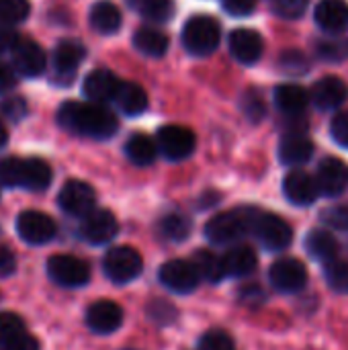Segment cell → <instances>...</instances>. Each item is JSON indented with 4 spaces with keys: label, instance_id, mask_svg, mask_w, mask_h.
<instances>
[{
    "label": "cell",
    "instance_id": "cell-30",
    "mask_svg": "<svg viewBox=\"0 0 348 350\" xmlns=\"http://www.w3.org/2000/svg\"><path fill=\"white\" fill-rule=\"evenodd\" d=\"M133 47L148 57H162L168 51V37L158 29L144 27L133 35Z\"/></svg>",
    "mask_w": 348,
    "mask_h": 350
},
{
    "label": "cell",
    "instance_id": "cell-13",
    "mask_svg": "<svg viewBox=\"0 0 348 350\" xmlns=\"http://www.w3.org/2000/svg\"><path fill=\"white\" fill-rule=\"evenodd\" d=\"M86 57V47L76 41V39H64L57 43V47L53 49V78L62 80V84H68L76 72L78 66L82 64V59Z\"/></svg>",
    "mask_w": 348,
    "mask_h": 350
},
{
    "label": "cell",
    "instance_id": "cell-37",
    "mask_svg": "<svg viewBox=\"0 0 348 350\" xmlns=\"http://www.w3.org/2000/svg\"><path fill=\"white\" fill-rule=\"evenodd\" d=\"M21 160L23 158H0V185L2 187H21Z\"/></svg>",
    "mask_w": 348,
    "mask_h": 350
},
{
    "label": "cell",
    "instance_id": "cell-3",
    "mask_svg": "<svg viewBox=\"0 0 348 350\" xmlns=\"http://www.w3.org/2000/svg\"><path fill=\"white\" fill-rule=\"evenodd\" d=\"M222 39L219 23L211 16H191L183 27V45L191 55H209L217 49Z\"/></svg>",
    "mask_w": 348,
    "mask_h": 350
},
{
    "label": "cell",
    "instance_id": "cell-17",
    "mask_svg": "<svg viewBox=\"0 0 348 350\" xmlns=\"http://www.w3.org/2000/svg\"><path fill=\"white\" fill-rule=\"evenodd\" d=\"M228 47L236 62H240L244 66H252L260 59L265 41H263L260 33H256L254 29H236V31H232V35L228 39Z\"/></svg>",
    "mask_w": 348,
    "mask_h": 350
},
{
    "label": "cell",
    "instance_id": "cell-2",
    "mask_svg": "<svg viewBox=\"0 0 348 350\" xmlns=\"http://www.w3.org/2000/svg\"><path fill=\"white\" fill-rule=\"evenodd\" d=\"M258 209L240 207L234 211H224L213 215L205 226V236L215 246H232L246 234H252V224Z\"/></svg>",
    "mask_w": 348,
    "mask_h": 350
},
{
    "label": "cell",
    "instance_id": "cell-50",
    "mask_svg": "<svg viewBox=\"0 0 348 350\" xmlns=\"http://www.w3.org/2000/svg\"><path fill=\"white\" fill-rule=\"evenodd\" d=\"M14 86H16V76H14V72H12L6 64L0 62V94L10 92Z\"/></svg>",
    "mask_w": 348,
    "mask_h": 350
},
{
    "label": "cell",
    "instance_id": "cell-41",
    "mask_svg": "<svg viewBox=\"0 0 348 350\" xmlns=\"http://www.w3.org/2000/svg\"><path fill=\"white\" fill-rule=\"evenodd\" d=\"M308 4L310 0H273V12L281 18H299Z\"/></svg>",
    "mask_w": 348,
    "mask_h": 350
},
{
    "label": "cell",
    "instance_id": "cell-31",
    "mask_svg": "<svg viewBox=\"0 0 348 350\" xmlns=\"http://www.w3.org/2000/svg\"><path fill=\"white\" fill-rule=\"evenodd\" d=\"M129 4L152 23H166L174 16L176 10L172 0H129Z\"/></svg>",
    "mask_w": 348,
    "mask_h": 350
},
{
    "label": "cell",
    "instance_id": "cell-49",
    "mask_svg": "<svg viewBox=\"0 0 348 350\" xmlns=\"http://www.w3.org/2000/svg\"><path fill=\"white\" fill-rule=\"evenodd\" d=\"M16 271V256L8 246H0V277H10Z\"/></svg>",
    "mask_w": 348,
    "mask_h": 350
},
{
    "label": "cell",
    "instance_id": "cell-27",
    "mask_svg": "<svg viewBox=\"0 0 348 350\" xmlns=\"http://www.w3.org/2000/svg\"><path fill=\"white\" fill-rule=\"evenodd\" d=\"M90 27L94 31H98L101 35H113L121 29V10L117 8V4L109 2V0H98L92 8H90Z\"/></svg>",
    "mask_w": 348,
    "mask_h": 350
},
{
    "label": "cell",
    "instance_id": "cell-40",
    "mask_svg": "<svg viewBox=\"0 0 348 350\" xmlns=\"http://www.w3.org/2000/svg\"><path fill=\"white\" fill-rule=\"evenodd\" d=\"M320 221L324 226H328L330 230H338V232H347L348 230V207L343 205H334L328 207L320 213Z\"/></svg>",
    "mask_w": 348,
    "mask_h": 350
},
{
    "label": "cell",
    "instance_id": "cell-10",
    "mask_svg": "<svg viewBox=\"0 0 348 350\" xmlns=\"http://www.w3.org/2000/svg\"><path fill=\"white\" fill-rule=\"evenodd\" d=\"M78 232L84 242L92 246H103V244H109L117 236L119 224H117V217L109 209H92L88 215L82 217Z\"/></svg>",
    "mask_w": 348,
    "mask_h": 350
},
{
    "label": "cell",
    "instance_id": "cell-44",
    "mask_svg": "<svg viewBox=\"0 0 348 350\" xmlns=\"http://www.w3.org/2000/svg\"><path fill=\"white\" fill-rule=\"evenodd\" d=\"M330 133L338 146L348 150V111H340L338 115H334V119L330 123Z\"/></svg>",
    "mask_w": 348,
    "mask_h": 350
},
{
    "label": "cell",
    "instance_id": "cell-32",
    "mask_svg": "<svg viewBox=\"0 0 348 350\" xmlns=\"http://www.w3.org/2000/svg\"><path fill=\"white\" fill-rule=\"evenodd\" d=\"M201 279L209 281V283H219L226 277V269H224V256H217L211 250H199L195 252L193 258Z\"/></svg>",
    "mask_w": 348,
    "mask_h": 350
},
{
    "label": "cell",
    "instance_id": "cell-12",
    "mask_svg": "<svg viewBox=\"0 0 348 350\" xmlns=\"http://www.w3.org/2000/svg\"><path fill=\"white\" fill-rule=\"evenodd\" d=\"M269 281L281 293H299L308 283V269L297 258H281L271 267Z\"/></svg>",
    "mask_w": 348,
    "mask_h": 350
},
{
    "label": "cell",
    "instance_id": "cell-6",
    "mask_svg": "<svg viewBox=\"0 0 348 350\" xmlns=\"http://www.w3.org/2000/svg\"><path fill=\"white\" fill-rule=\"evenodd\" d=\"M47 275L55 285L76 289L90 281V267L74 254H55L47 260Z\"/></svg>",
    "mask_w": 348,
    "mask_h": 350
},
{
    "label": "cell",
    "instance_id": "cell-18",
    "mask_svg": "<svg viewBox=\"0 0 348 350\" xmlns=\"http://www.w3.org/2000/svg\"><path fill=\"white\" fill-rule=\"evenodd\" d=\"M119 86H121V80L111 72V70H105V68H98V70H92L86 78H84V84H82V92L84 96L90 100V103H109V100H115L117 92H119Z\"/></svg>",
    "mask_w": 348,
    "mask_h": 350
},
{
    "label": "cell",
    "instance_id": "cell-29",
    "mask_svg": "<svg viewBox=\"0 0 348 350\" xmlns=\"http://www.w3.org/2000/svg\"><path fill=\"white\" fill-rule=\"evenodd\" d=\"M158 142L146 133H133L125 144V156L135 166H150L158 156Z\"/></svg>",
    "mask_w": 348,
    "mask_h": 350
},
{
    "label": "cell",
    "instance_id": "cell-48",
    "mask_svg": "<svg viewBox=\"0 0 348 350\" xmlns=\"http://www.w3.org/2000/svg\"><path fill=\"white\" fill-rule=\"evenodd\" d=\"M21 37L16 35V31L10 25H2L0 27V55L2 53H12V49L18 45Z\"/></svg>",
    "mask_w": 348,
    "mask_h": 350
},
{
    "label": "cell",
    "instance_id": "cell-4",
    "mask_svg": "<svg viewBox=\"0 0 348 350\" xmlns=\"http://www.w3.org/2000/svg\"><path fill=\"white\" fill-rule=\"evenodd\" d=\"M103 271L115 285H125L137 279L144 271L142 254L131 246H115L103 258Z\"/></svg>",
    "mask_w": 348,
    "mask_h": 350
},
{
    "label": "cell",
    "instance_id": "cell-33",
    "mask_svg": "<svg viewBox=\"0 0 348 350\" xmlns=\"http://www.w3.org/2000/svg\"><path fill=\"white\" fill-rule=\"evenodd\" d=\"M160 234L166 238V240H172V242H183L189 238L191 234V221L189 217L180 215V213H168L166 217H162L160 221Z\"/></svg>",
    "mask_w": 348,
    "mask_h": 350
},
{
    "label": "cell",
    "instance_id": "cell-25",
    "mask_svg": "<svg viewBox=\"0 0 348 350\" xmlns=\"http://www.w3.org/2000/svg\"><path fill=\"white\" fill-rule=\"evenodd\" d=\"M51 168L41 158H23L21 160V189L27 191H45L51 185Z\"/></svg>",
    "mask_w": 348,
    "mask_h": 350
},
{
    "label": "cell",
    "instance_id": "cell-21",
    "mask_svg": "<svg viewBox=\"0 0 348 350\" xmlns=\"http://www.w3.org/2000/svg\"><path fill=\"white\" fill-rule=\"evenodd\" d=\"M314 156V144L302 131L287 133L279 144V160L287 166H302Z\"/></svg>",
    "mask_w": 348,
    "mask_h": 350
},
{
    "label": "cell",
    "instance_id": "cell-8",
    "mask_svg": "<svg viewBox=\"0 0 348 350\" xmlns=\"http://www.w3.org/2000/svg\"><path fill=\"white\" fill-rule=\"evenodd\" d=\"M158 150L170 162H180L189 158L197 148V137L189 127L183 125H164L158 131Z\"/></svg>",
    "mask_w": 348,
    "mask_h": 350
},
{
    "label": "cell",
    "instance_id": "cell-20",
    "mask_svg": "<svg viewBox=\"0 0 348 350\" xmlns=\"http://www.w3.org/2000/svg\"><path fill=\"white\" fill-rule=\"evenodd\" d=\"M320 193L326 197H338L348 187V166L338 158H326L318 166L316 174Z\"/></svg>",
    "mask_w": 348,
    "mask_h": 350
},
{
    "label": "cell",
    "instance_id": "cell-9",
    "mask_svg": "<svg viewBox=\"0 0 348 350\" xmlns=\"http://www.w3.org/2000/svg\"><path fill=\"white\" fill-rule=\"evenodd\" d=\"M57 205L72 217H84L96 209V193L84 180H68L57 195Z\"/></svg>",
    "mask_w": 348,
    "mask_h": 350
},
{
    "label": "cell",
    "instance_id": "cell-16",
    "mask_svg": "<svg viewBox=\"0 0 348 350\" xmlns=\"http://www.w3.org/2000/svg\"><path fill=\"white\" fill-rule=\"evenodd\" d=\"M10 55H12V68L27 78H37L47 68V57L43 47L31 39H21Z\"/></svg>",
    "mask_w": 348,
    "mask_h": 350
},
{
    "label": "cell",
    "instance_id": "cell-23",
    "mask_svg": "<svg viewBox=\"0 0 348 350\" xmlns=\"http://www.w3.org/2000/svg\"><path fill=\"white\" fill-rule=\"evenodd\" d=\"M258 258L256 252L250 246L238 244L232 246L226 254H224V269H226V277H234V279H244L248 275H252L256 271Z\"/></svg>",
    "mask_w": 348,
    "mask_h": 350
},
{
    "label": "cell",
    "instance_id": "cell-19",
    "mask_svg": "<svg viewBox=\"0 0 348 350\" xmlns=\"http://www.w3.org/2000/svg\"><path fill=\"white\" fill-rule=\"evenodd\" d=\"M310 96L318 109L332 111V109H338L340 105L347 103L348 86L347 82L338 76H324L314 84Z\"/></svg>",
    "mask_w": 348,
    "mask_h": 350
},
{
    "label": "cell",
    "instance_id": "cell-47",
    "mask_svg": "<svg viewBox=\"0 0 348 350\" xmlns=\"http://www.w3.org/2000/svg\"><path fill=\"white\" fill-rule=\"evenodd\" d=\"M0 350H39V342L31 334L23 332V334L14 336L12 340L0 345Z\"/></svg>",
    "mask_w": 348,
    "mask_h": 350
},
{
    "label": "cell",
    "instance_id": "cell-26",
    "mask_svg": "<svg viewBox=\"0 0 348 350\" xmlns=\"http://www.w3.org/2000/svg\"><path fill=\"white\" fill-rule=\"evenodd\" d=\"M306 252L314 260L328 265L338 256V242L328 230H312L306 236Z\"/></svg>",
    "mask_w": 348,
    "mask_h": 350
},
{
    "label": "cell",
    "instance_id": "cell-1",
    "mask_svg": "<svg viewBox=\"0 0 348 350\" xmlns=\"http://www.w3.org/2000/svg\"><path fill=\"white\" fill-rule=\"evenodd\" d=\"M57 123L76 135L92 139H109L115 135L119 123L117 117L98 103H76L68 100L57 111Z\"/></svg>",
    "mask_w": 348,
    "mask_h": 350
},
{
    "label": "cell",
    "instance_id": "cell-24",
    "mask_svg": "<svg viewBox=\"0 0 348 350\" xmlns=\"http://www.w3.org/2000/svg\"><path fill=\"white\" fill-rule=\"evenodd\" d=\"M275 103L281 113L299 117L312 103L310 92L299 84H281L275 88Z\"/></svg>",
    "mask_w": 348,
    "mask_h": 350
},
{
    "label": "cell",
    "instance_id": "cell-34",
    "mask_svg": "<svg viewBox=\"0 0 348 350\" xmlns=\"http://www.w3.org/2000/svg\"><path fill=\"white\" fill-rule=\"evenodd\" d=\"M31 12L29 0H0V23L16 25L23 23Z\"/></svg>",
    "mask_w": 348,
    "mask_h": 350
},
{
    "label": "cell",
    "instance_id": "cell-22",
    "mask_svg": "<svg viewBox=\"0 0 348 350\" xmlns=\"http://www.w3.org/2000/svg\"><path fill=\"white\" fill-rule=\"evenodd\" d=\"M314 16L322 31L340 33L348 23V4L345 0H320Z\"/></svg>",
    "mask_w": 348,
    "mask_h": 350
},
{
    "label": "cell",
    "instance_id": "cell-42",
    "mask_svg": "<svg viewBox=\"0 0 348 350\" xmlns=\"http://www.w3.org/2000/svg\"><path fill=\"white\" fill-rule=\"evenodd\" d=\"M279 66L283 72L291 74V76H299V74H306L308 72V59L304 53L299 51H285L279 59Z\"/></svg>",
    "mask_w": 348,
    "mask_h": 350
},
{
    "label": "cell",
    "instance_id": "cell-51",
    "mask_svg": "<svg viewBox=\"0 0 348 350\" xmlns=\"http://www.w3.org/2000/svg\"><path fill=\"white\" fill-rule=\"evenodd\" d=\"M6 139H8V133H6V127H4L2 121H0V148H4Z\"/></svg>",
    "mask_w": 348,
    "mask_h": 350
},
{
    "label": "cell",
    "instance_id": "cell-38",
    "mask_svg": "<svg viewBox=\"0 0 348 350\" xmlns=\"http://www.w3.org/2000/svg\"><path fill=\"white\" fill-rule=\"evenodd\" d=\"M25 332V324L21 320V316L12 314V312H0V345L12 340L14 336Z\"/></svg>",
    "mask_w": 348,
    "mask_h": 350
},
{
    "label": "cell",
    "instance_id": "cell-43",
    "mask_svg": "<svg viewBox=\"0 0 348 350\" xmlns=\"http://www.w3.org/2000/svg\"><path fill=\"white\" fill-rule=\"evenodd\" d=\"M318 53L324 59H345L348 55V41L345 39H326L318 43Z\"/></svg>",
    "mask_w": 348,
    "mask_h": 350
},
{
    "label": "cell",
    "instance_id": "cell-46",
    "mask_svg": "<svg viewBox=\"0 0 348 350\" xmlns=\"http://www.w3.org/2000/svg\"><path fill=\"white\" fill-rule=\"evenodd\" d=\"M222 6L232 16H248L256 8V0H222Z\"/></svg>",
    "mask_w": 348,
    "mask_h": 350
},
{
    "label": "cell",
    "instance_id": "cell-14",
    "mask_svg": "<svg viewBox=\"0 0 348 350\" xmlns=\"http://www.w3.org/2000/svg\"><path fill=\"white\" fill-rule=\"evenodd\" d=\"M121 324H123V310L119 304L111 299L94 301L86 310V326L94 334H101V336L113 334L121 328Z\"/></svg>",
    "mask_w": 348,
    "mask_h": 350
},
{
    "label": "cell",
    "instance_id": "cell-15",
    "mask_svg": "<svg viewBox=\"0 0 348 350\" xmlns=\"http://www.w3.org/2000/svg\"><path fill=\"white\" fill-rule=\"evenodd\" d=\"M283 193L297 207L314 205L318 201V197L322 195L316 176H312L306 170H293V172H289L285 176V180H283Z\"/></svg>",
    "mask_w": 348,
    "mask_h": 350
},
{
    "label": "cell",
    "instance_id": "cell-45",
    "mask_svg": "<svg viewBox=\"0 0 348 350\" xmlns=\"http://www.w3.org/2000/svg\"><path fill=\"white\" fill-rule=\"evenodd\" d=\"M27 103L21 98V96H14V98H6L0 103V113L10 119V121H21L25 115H27Z\"/></svg>",
    "mask_w": 348,
    "mask_h": 350
},
{
    "label": "cell",
    "instance_id": "cell-5",
    "mask_svg": "<svg viewBox=\"0 0 348 350\" xmlns=\"http://www.w3.org/2000/svg\"><path fill=\"white\" fill-rule=\"evenodd\" d=\"M252 234L258 238L263 248H267L271 252H281L293 242L291 226L275 213L256 211V217L252 224Z\"/></svg>",
    "mask_w": 348,
    "mask_h": 350
},
{
    "label": "cell",
    "instance_id": "cell-35",
    "mask_svg": "<svg viewBox=\"0 0 348 350\" xmlns=\"http://www.w3.org/2000/svg\"><path fill=\"white\" fill-rule=\"evenodd\" d=\"M324 279L328 287L336 293H348V262L347 260H332L326 265Z\"/></svg>",
    "mask_w": 348,
    "mask_h": 350
},
{
    "label": "cell",
    "instance_id": "cell-39",
    "mask_svg": "<svg viewBox=\"0 0 348 350\" xmlns=\"http://www.w3.org/2000/svg\"><path fill=\"white\" fill-rule=\"evenodd\" d=\"M242 109H244V115H246L250 121H254V123H258V121H263V119L267 117V105H265L263 96H260L256 90H248V92L244 94V98H242Z\"/></svg>",
    "mask_w": 348,
    "mask_h": 350
},
{
    "label": "cell",
    "instance_id": "cell-36",
    "mask_svg": "<svg viewBox=\"0 0 348 350\" xmlns=\"http://www.w3.org/2000/svg\"><path fill=\"white\" fill-rule=\"evenodd\" d=\"M199 350H234V338L226 330L213 328L201 336Z\"/></svg>",
    "mask_w": 348,
    "mask_h": 350
},
{
    "label": "cell",
    "instance_id": "cell-11",
    "mask_svg": "<svg viewBox=\"0 0 348 350\" xmlns=\"http://www.w3.org/2000/svg\"><path fill=\"white\" fill-rule=\"evenodd\" d=\"M16 232L23 242L31 246L47 244L55 238V221L41 211H23L16 217Z\"/></svg>",
    "mask_w": 348,
    "mask_h": 350
},
{
    "label": "cell",
    "instance_id": "cell-7",
    "mask_svg": "<svg viewBox=\"0 0 348 350\" xmlns=\"http://www.w3.org/2000/svg\"><path fill=\"white\" fill-rule=\"evenodd\" d=\"M158 279L168 291L185 295V293H193L199 287L201 275H199L193 260L174 258V260H168L160 267Z\"/></svg>",
    "mask_w": 348,
    "mask_h": 350
},
{
    "label": "cell",
    "instance_id": "cell-28",
    "mask_svg": "<svg viewBox=\"0 0 348 350\" xmlns=\"http://www.w3.org/2000/svg\"><path fill=\"white\" fill-rule=\"evenodd\" d=\"M115 103H117L119 111L125 113L127 117H137L148 109V94L135 82H121Z\"/></svg>",
    "mask_w": 348,
    "mask_h": 350
}]
</instances>
